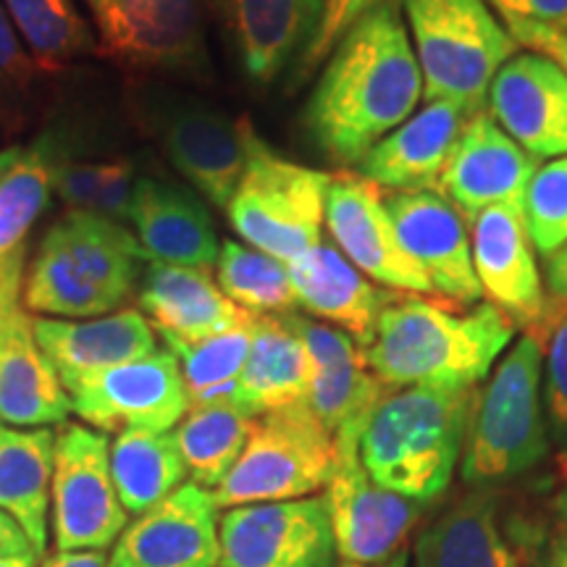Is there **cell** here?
I'll return each instance as SVG.
<instances>
[{"instance_id":"40","label":"cell","mask_w":567,"mask_h":567,"mask_svg":"<svg viewBox=\"0 0 567 567\" xmlns=\"http://www.w3.org/2000/svg\"><path fill=\"white\" fill-rule=\"evenodd\" d=\"M38 71L0 0V130L17 132L24 124L34 103Z\"/></svg>"},{"instance_id":"42","label":"cell","mask_w":567,"mask_h":567,"mask_svg":"<svg viewBox=\"0 0 567 567\" xmlns=\"http://www.w3.org/2000/svg\"><path fill=\"white\" fill-rule=\"evenodd\" d=\"M507 32L513 34L517 45L528 48L530 53L544 55V59L555 61L563 74L567 76V40L559 34L555 24H542V21L526 19H505Z\"/></svg>"},{"instance_id":"45","label":"cell","mask_w":567,"mask_h":567,"mask_svg":"<svg viewBox=\"0 0 567 567\" xmlns=\"http://www.w3.org/2000/svg\"><path fill=\"white\" fill-rule=\"evenodd\" d=\"M3 557H38V551H34L24 528L9 513L0 509V559Z\"/></svg>"},{"instance_id":"28","label":"cell","mask_w":567,"mask_h":567,"mask_svg":"<svg viewBox=\"0 0 567 567\" xmlns=\"http://www.w3.org/2000/svg\"><path fill=\"white\" fill-rule=\"evenodd\" d=\"M413 559V567H520L496 499L486 492L465 496L429 523L415 538Z\"/></svg>"},{"instance_id":"8","label":"cell","mask_w":567,"mask_h":567,"mask_svg":"<svg viewBox=\"0 0 567 567\" xmlns=\"http://www.w3.org/2000/svg\"><path fill=\"white\" fill-rule=\"evenodd\" d=\"M130 97L137 122L176 172L216 208H229L245 172L243 122L200 97L158 84H134Z\"/></svg>"},{"instance_id":"12","label":"cell","mask_w":567,"mask_h":567,"mask_svg":"<svg viewBox=\"0 0 567 567\" xmlns=\"http://www.w3.org/2000/svg\"><path fill=\"white\" fill-rule=\"evenodd\" d=\"M218 567H334L337 542L323 496L226 509Z\"/></svg>"},{"instance_id":"44","label":"cell","mask_w":567,"mask_h":567,"mask_svg":"<svg viewBox=\"0 0 567 567\" xmlns=\"http://www.w3.org/2000/svg\"><path fill=\"white\" fill-rule=\"evenodd\" d=\"M502 19H526L559 24L567 19V0H486Z\"/></svg>"},{"instance_id":"22","label":"cell","mask_w":567,"mask_h":567,"mask_svg":"<svg viewBox=\"0 0 567 567\" xmlns=\"http://www.w3.org/2000/svg\"><path fill=\"white\" fill-rule=\"evenodd\" d=\"M247 80L271 84L302 55L321 24L326 0H210Z\"/></svg>"},{"instance_id":"50","label":"cell","mask_w":567,"mask_h":567,"mask_svg":"<svg viewBox=\"0 0 567 567\" xmlns=\"http://www.w3.org/2000/svg\"><path fill=\"white\" fill-rule=\"evenodd\" d=\"M408 563H410V551L402 549L400 555H394L392 559H386V563H379V565H358V563H344L342 559V565L339 567H408Z\"/></svg>"},{"instance_id":"6","label":"cell","mask_w":567,"mask_h":567,"mask_svg":"<svg viewBox=\"0 0 567 567\" xmlns=\"http://www.w3.org/2000/svg\"><path fill=\"white\" fill-rule=\"evenodd\" d=\"M245 172L226 213L234 231L255 250L292 264L323 243L331 174L287 161L243 118Z\"/></svg>"},{"instance_id":"26","label":"cell","mask_w":567,"mask_h":567,"mask_svg":"<svg viewBox=\"0 0 567 567\" xmlns=\"http://www.w3.org/2000/svg\"><path fill=\"white\" fill-rule=\"evenodd\" d=\"M140 308L166 342L187 344L224 334L250 316L221 292L210 271L158 260H147L142 271Z\"/></svg>"},{"instance_id":"23","label":"cell","mask_w":567,"mask_h":567,"mask_svg":"<svg viewBox=\"0 0 567 567\" xmlns=\"http://www.w3.org/2000/svg\"><path fill=\"white\" fill-rule=\"evenodd\" d=\"M32 331L66 389L109 368L158 352L155 329L140 310H116L84 321L32 318Z\"/></svg>"},{"instance_id":"27","label":"cell","mask_w":567,"mask_h":567,"mask_svg":"<svg viewBox=\"0 0 567 567\" xmlns=\"http://www.w3.org/2000/svg\"><path fill=\"white\" fill-rule=\"evenodd\" d=\"M71 396L48 354L40 350L32 318L19 308L0 344V421L17 429L63 423Z\"/></svg>"},{"instance_id":"9","label":"cell","mask_w":567,"mask_h":567,"mask_svg":"<svg viewBox=\"0 0 567 567\" xmlns=\"http://www.w3.org/2000/svg\"><path fill=\"white\" fill-rule=\"evenodd\" d=\"M109 439L80 423L55 434L53 536L59 551H101L118 542L130 513L111 478Z\"/></svg>"},{"instance_id":"52","label":"cell","mask_w":567,"mask_h":567,"mask_svg":"<svg viewBox=\"0 0 567 567\" xmlns=\"http://www.w3.org/2000/svg\"><path fill=\"white\" fill-rule=\"evenodd\" d=\"M557 507H559V515H563V520L567 523V488L563 492V496L557 499Z\"/></svg>"},{"instance_id":"33","label":"cell","mask_w":567,"mask_h":567,"mask_svg":"<svg viewBox=\"0 0 567 567\" xmlns=\"http://www.w3.org/2000/svg\"><path fill=\"white\" fill-rule=\"evenodd\" d=\"M255 415L234 400L189 408L176 425L174 439L193 484L216 488L243 455Z\"/></svg>"},{"instance_id":"19","label":"cell","mask_w":567,"mask_h":567,"mask_svg":"<svg viewBox=\"0 0 567 567\" xmlns=\"http://www.w3.org/2000/svg\"><path fill=\"white\" fill-rule=\"evenodd\" d=\"M536 172L538 161L534 155L502 132L488 111H481L460 134L439 182V193L467 221L494 205L523 208L526 189Z\"/></svg>"},{"instance_id":"35","label":"cell","mask_w":567,"mask_h":567,"mask_svg":"<svg viewBox=\"0 0 567 567\" xmlns=\"http://www.w3.org/2000/svg\"><path fill=\"white\" fill-rule=\"evenodd\" d=\"M61 145L53 132L21 145L17 166L0 184V260L27 247V234L53 195V166Z\"/></svg>"},{"instance_id":"39","label":"cell","mask_w":567,"mask_h":567,"mask_svg":"<svg viewBox=\"0 0 567 567\" xmlns=\"http://www.w3.org/2000/svg\"><path fill=\"white\" fill-rule=\"evenodd\" d=\"M534 250L549 260L567 245V155L538 166L523 200Z\"/></svg>"},{"instance_id":"29","label":"cell","mask_w":567,"mask_h":567,"mask_svg":"<svg viewBox=\"0 0 567 567\" xmlns=\"http://www.w3.org/2000/svg\"><path fill=\"white\" fill-rule=\"evenodd\" d=\"M48 231L66 250L82 279L116 308H122L134 287H140L147 255L137 237L124 229V224L97 213L66 210V216Z\"/></svg>"},{"instance_id":"30","label":"cell","mask_w":567,"mask_h":567,"mask_svg":"<svg viewBox=\"0 0 567 567\" xmlns=\"http://www.w3.org/2000/svg\"><path fill=\"white\" fill-rule=\"evenodd\" d=\"M308 373V354L289 316H255L250 354L239 375L237 405L258 417L305 402Z\"/></svg>"},{"instance_id":"13","label":"cell","mask_w":567,"mask_h":567,"mask_svg":"<svg viewBox=\"0 0 567 567\" xmlns=\"http://www.w3.org/2000/svg\"><path fill=\"white\" fill-rule=\"evenodd\" d=\"M71 410L97 431H172L187 415L189 396L176 354L153 352L109 368L66 389Z\"/></svg>"},{"instance_id":"20","label":"cell","mask_w":567,"mask_h":567,"mask_svg":"<svg viewBox=\"0 0 567 567\" xmlns=\"http://www.w3.org/2000/svg\"><path fill=\"white\" fill-rule=\"evenodd\" d=\"M486 111L523 151L542 158L567 155V76L538 53H517L488 87Z\"/></svg>"},{"instance_id":"48","label":"cell","mask_w":567,"mask_h":567,"mask_svg":"<svg viewBox=\"0 0 567 567\" xmlns=\"http://www.w3.org/2000/svg\"><path fill=\"white\" fill-rule=\"evenodd\" d=\"M21 155V145H9V147H0V184H3L6 176H9V172L13 166H17Z\"/></svg>"},{"instance_id":"49","label":"cell","mask_w":567,"mask_h":567,"mask_svg":"<svg viewBox=\"0 0 567 567\" xmlns=\"http://www.w3.org/2000/svg\"><path fill=\"white\" fill-rule=\"evenodd\" d=\"M544 567H567V536L557 538V542L551 544L549 557L547 563H544Z\"/></svg>"},{"instance_id":"31","label":"cell","mask_w":567,"mask_h":567,"mask_svg":"<svg viewBox=\"0 0 567 567\" xmlns=\"http://www.w3.org/2000/svg\"><path fill=\"white\" fill-rule=\"evenodd\" d=\"M55 431L0 423V509L30 536L38 557L48 544Z\"/></svg>"},{"instance_id":"21","label":"cell","mask_w":567,"mask_h":567,"mask_svg":"<svg viewBox=\"0 0 567 567\" xmlns=\"http://www.w3.org/2000/svg\"><path fill=\"white\" fill-rule=\"evenodd\" d=\"M476 113L452 101L425 103L358 163V174L389 193H439L446 161Z\"/></svg>"},{"instance_id":"11","label":"cell","mask_w":567,"mask_h":567,"mask_svg":"<svg viewBox=\"0 0 567 567\" xmlns=\"http://www.w3.org/2000/svg\"><path fill=\"white\" fill-rule=\"evenodd\" d=\"M344 563L379 565L400 555L421 520L423 505L389 492L360 463L358 439H337V467L323 494Z\"/></svg>"},{"instance_id":"15","label":"cell","mask_w":567,"mask_h":567,"mask_svg":"<svg viewBox=\"0 0 567 567\" xmlns=\"http://www.w3.org/2000/svg\"><path fill=\"white\" fill-rule=\"evenodd\" d=\"M308 354L305 405L334 439H358L386 386L368 368L365 350L334 326L287 313Z\"/></svg>"},{"instance_id":"2","label":"cell","mask_w":567,"mask_h":567,"mask_svg":"<svg viewBox=\"0 0 567 567\" xmlns=\"http://www.w3.org/2000/svg\"><path fill=\"white\" fill-rule=\"evenodd\" d=\"M463 305L396 292L365 347L386 389H476L515 339L517 326L494 305Z\"/></svg>"},{"instance_id":"32","label":"cell","mask_w":567,"mask_h":567,"mask_svg":"<svg viewBox=\"0 0 567 567\" xmlns=\"http://www.w3.org/2000/svg\"><path fill=\"white\" fill-rule=\"evenodd\" d=\"M109 460L118 499L132 515H142L158 505L187 476V465L172 431H122L113 439Z\"/></svg>"},{"instance_id":"34","label":"cell","mask_w":567,"mask_h":567,"mask_svg":"<svg viewBox=\"0 0 567 567\" xmlns=\"http://www.w3.org/2000/svg\"><path fill=\"white\" fill-rule=\"evenodd\" d=\"M13 30L40 71H61L97 48L76 0H3Z\"/></svg>"},{"instance_id":"36","label":"cell","mask_w":567,"mask_h":567,"mask_svg":"<svg viewBox=\"0 0 567 567\" xmlns=\"http://www.w3.org/2000/svg\"><path fill=\"white\" fill-rule=\"evenodd\" d=\"M252 313L224 334L208 337L203 342H166L176 354L187 386L189 408L210 405V402H237L239 375L250 354Z\"/></svg>"},{"instance_id":"4","label":"cell","mask_w":567,"mask_h":567,"mask_svg":"<svg viewBox=\"0 0 567 567\" xmlns=\"http://www.w3.org/2000/svg\"><path fill=\"white\" fill-rule=\"evenodd\" d=\"M542 379L544 342L526 331L496 363L473 408L460 460L467 486L520 478L549 455Z\"/></svg>"},{"instance_id":"5","label":"cell","mask_w":567,"mask_h":567,"mask_svg":"<svg viewBox=\"0 0 567 567\" xmlns=\"http://www.w3.org/2000/svg\"><path fill=\"white\" fill-rule=\"evenodd\" d=\"M410 42L421 66L423 101L486 111L488 87L520 53L486 0H402Z\"/></svg>"},{"instance_id":"7","label":"cell","mask_w":567,"mask_h":567,"mask_svg":"<svg viewBox=\"0 0 567 567\" xmlns=\"http://www.w3.org/2000/svg\"><path fill=\"white\" fill-rule=\"evenodd\" d=\"M337 439L305 402L258 415L243 455L216 486L218 507L305 499L329 486Z\"/></svg>"},{"instance_id":"1","label":"cell","mask_w":567,"mask_h":567,"mask_svg":"<svg viewBox=\"0 0 567 567\" xmlns=\"http://www.w3.org/2000/svg\"><path fill=\"white\" fill-rule=\"evenodd\" d=\"M423 97V76L402 19V0L360 17L326 59L305 126L329 161L358 166L405 124Z\"/></svg>"},{"instance_id":"16","label":"cell","mask_w":567,"mask_h":567,"mask_svg":"<svg viewBox=\"0 0 567 567\" xmlns=\"http://www.w3.org/2000/svg\"><path fill=\"white\" fill-rule=\"evenodd\" d=\"M465 224L471 231L473 271L488 305L526 331L538 329L547 316L549 297L544 292L547 284L538 271L523 208L494 205Z\"/></svg>"},{"instance_id":"25","label":"cell","mask_w":567,"mask_h":567,"mask_svg":"<svg viewBox=\"0 0 567 567\" xmlns=\"http://www.w3.org/2000/svg\"><path fill=\"white\" fill-rule=\"evenodd\" d=\"M130 224L147 260L210 271L221 252L208 208L187 189L155 176H137Z\"/></svg>"},{"instance_id":"47","label":"cell","mask_w":567,"mask_h":567,"mask_svg":"<svg viewBox=\"0 0 567 567\" xmlns=\"http://www.w3.org/2000/svg\"><path fill=\"white\" fill-rule=\"evenodd\" d=\"M40 567H113L103 551H55Z\"/></svg>"},{"instance_id":"51","label":"cell","mask_w":567,"mask_h":567,"mask_svg":"<svg viewBox=\"0 0 567 567\" xmlns=\"http://www.w3.org/2000/svg\"><path fill=\"white\" fill-rule=\"evenodd\" d=\"M38 565V557H3L0 559V567H34Z\"/></svg>"},{"instance_id":"3","label":"cell","mask_w":567,"mask_h":567,"mask_svg":"<svg viewBox=\"0 0 567 567\" xmlns=\"http://www.w3.org/2000/svg\"><path fill=\"white\" fill-rule=\"evenodd\" d=\"M476 389H386L360 431V463L375 484L413 502H436L463 460Z\"/></svg>"},{"instance_id":"41","label":"cell","mask_w":567,"mask_h":567,"mask_svg":"<svg viewBox=\"0 0 567 567\" xmlns=\"http://www.w3.org/2000/svg\"><path fill=\"white\" fill-rule=\"evenodd\" d=\"M384 0H326V9L321 17V24L313 34V40L308 42L305 53L300 55V66H297V76L305 80L316 66L329 59L331 51L337 48V42L344 38V32L358 21L365 17L368 11L375 9Z\"/></svg>"},{"instance_id":"43","label":"cell","mask_w":567,"mask_h":567,"mask_svg":"<svg viewBox=\"0 0 567 567\" xmlns=\"http://www.w3.org/2000/svg\"><path fill=\"white\" fill-rule=\"evenodd\" d=\"M27 247L0 260V344H3L6 326L21 308V289H24Z\"/></svg>"},{"instance_id":"17","label":"cell","mask_w":567,"mask_h":567,"mask_svg":"<svg viewBox=\"0 0 567 567\" xmlns=\"http://www.w3.org/2000/svg\"><path fill=\"white\" fill-rule=\"evenodd\" d=\"M402 250L429 279L434 297L455 305H478L481 284L473 271L471 237L460 210L436 189L384 193Z\"/></svg>"},{"instance_id":"14","label":"cell","mask_w":567,"mask_h":567,"mask_svg":"<svg viewBox=\"0 0 567 567\" xmlns=\"http://www.w3.org/2000/svg\"><path fill=\"white\" fill-rule=\"evenodd\" d=\"M326 226L337 250L368 279L392 292L434 295L425 274L402 250L384 203V189L358 172L331 174L326 193Z\"/></svg>"},{"instance_id":"46","label":"cell","mask_w":567,"mask_h":567,"mask_svg":"<svg viewBox=\"0 0 567 567\" xmlns=\"http://www.w3.org/2000/svg\"><path fill=\"white\" fill-rule=\"evenodd\" d=\"M547 292L549 300L567 302V245L547 260Z\"/></svg>"},{"instance_id":"37","label":"cell","mask_w":567,"mask_h":567,"mask_svg":"<svg viewBox=\"0 0 567 567\" xmlns=\"http://www.w3.org/2000/svg\"><path fill=\"white\" fill-rule=\"evenodd\" d=\"M216 271L221 292L247 313L281 316L297 308L287 264L255 247L221 243Z\"/></svg>"},{"instance_id":"10","label":"cell","mask_w":567,"mask_h":567,"mask_svg":"<svg viewBox=\"0 0 567 567\" xmlns=\"http://www.w3.org/2000/svg\"><path fill=\"white\" fill-rule=\"evenodd\" d=\"M101 51L140 71H210L203 0H84Z\"/></svg>"},{"instance_id":"53","label":"cell","mask_w":567,"mask_h":567,"mask_svg":"<svg viewBox=\"0 0 567 567\" xmlns=\"http://www.w3.org/2000/svg\"><path fill=\"white\" fill-rule=\"evenodd\" d=\"M557 30H559V34H563V38L567 40V19L565 21H559V24H555Z\"/></svg>"},{"instance_id":"18","label":"cell","mask_w":567,"mask_h":567,"mask_svg":"<svg viewBox=\"0 0 567 567\" xmlns=\"http://www.w3.org/2000/svg\"><path fill=\"white\" fill-rule=\"evenodd\" d=\"M216 496L200 484H182L124 528L113 567H218Z\"/></svg>"},{"instance_id":"24","label":"cell","mask_w":567,"mask_h":567,"mask_svg":"<svg viewBox=\"0 0 567 567\" xmlns=\"http://www.w3.org/2000/svg\"><path fill=\"white\" fill-rule=\"evenodd\" d=\"M297 308L339 326L360 347L373 342L375 326L396 292L365 279L337 245L321 243L287 264Z\"/></svg>"},{"instance_id":"38","label":"cell","mask_w":567,"mask_h":567,"mask_svg":"<svg viewBox=\"0 0 567 567\" xmlns=\"http://www.w3.org/2000/svg\"><path fill=\"white\" fill-rule=\"evenodd\" d=\"M534 334L544 342V415L549 444H555L557 465L567 481V302L549 300L547 316Z\"/></svg>"}]
</instances>
